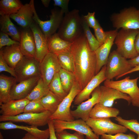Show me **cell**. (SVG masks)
<instances>
[{
  "instance_id": "484cf974",
  "label": "cell",
  "mask_w": 139,
  "mask_h": 139,
  "mask_svg": "<svg viewBox=\"0 0 139 139\" xmlns=\"http://www.w3.org/2000/svg\"><path fill=\"white\" fill-rule=\"evenodd\" d=\"M17 82L15 78L4 74L0 75V105L10 100L12 87Z\"/></svg>"
},
{
  "instance_id": "7bdbcfd3",
  "label": "cell",
  "mask_w": 139,
  "mask_h": 139,
  "mask_svg": "<svg viewBox=\"0 0 139 139\" xmlns=\"http://www.w3.org/2000/svg\"><path fill=\"white\" fill-rule=\"evenodd\" d=\"M95 13L94 12L92 13L89 12L86 15L83 16L89 27L93 29L96 27L98 21L95 18Z\"/></svg>"
},
{
  "instance_id": "e0dca14e",
  "label": "cell",
  "mask_w": 139,
  "mask_h": 139,
  "mask_svg": "<svg viewBox=\"0 0 139 139\" xmlns=\"http://www.w3.org/2000/svg\"><path fill=\"white\" fill-rule=\"evenodd\" d=\"M40 77V76L33 77L14 85L10 91V100L26 98L36 86Z\"/></svg>"
},
{
  "instance_id": "3957f363",
  "label": "cell",
  "mask_w": 139,
  "mask_h": 139,
  "mask_svg": "<svg viewBox=\"0 0 139 139\" xmlns=\"http://www.w3.org/2000/svg\"><path fill=\"white\" fill-rule=\"evenodd\" d=\"M138 30L121 29L118 32L114 42L116 50L127 59L133 58L138 55L136 50L135 41Z\"/></svg>"
},
{
  "instance_id": "d6a6232c",
  "label": "cell",
  "mask_w": 139,
  "mask_h": 139,
  "mask_svg": "<svg viewBox=\"0 0 139 139\" xmlns=\"http://www.w3.org/2000/svg\"><path fill=\"white\" fill-rule=\"evenodd\" d=\"M50 91L62 100L67 95L62 84L59 73L56 74L49 85Z\"/></svg>"
},
{
  "instance_id": "83f0119b",
  "label": "cell",
  "mask_w": 139,
  "mask_h": 139,
  "mask_svg": "<svg viewBox=\"0 0 139 139\" xmlns=\"http://www.w3.org/2000/svg\"><path fill=\"white\" fill-rule=\"evenodd\" d=\"M119 113L117 108L105 106L98 103L92 108L89 117L94 118H116Z\"/></svg>"
},
{
  "instance_id": "30bf717a",
  "label": "cell",
  "mask_w": 139,
  "mask_h": 139,
  "mask_svg": "<svg viewBox=\"0 0 139 139\" xmlns=\"http://www.w3.org/2000/svg\"><path fill=\"white\" fill-rule=\"evenodd\" d=\"M81 90L76 81L69 93L62 100L56 110L51 115L50 119H58L65 121L74 120V118L71 115L70 108L75 98Z\"/></svg>"
},
{
  "instance_id": "4fadbf2b",
  "label": "cell",
  "mask_w": 139,
  "mask_h": 139,
  "mask_svg": "<svg viewBox=\"0 0 139 139\" xmlns=\"http://www.w3.org/2000/svg\"><path fill=\"white\" fill-rule=\"evenodd\" d=\"M61 68L57 55L48 52L40 63L41 77L49 86L55 75L59 73Z\"/></svg>"
},
{
  "instance_id": "603a6c76",
  "label": "cell",
  "mask_w": 139,
  "mask_h": 139,
  "mask_svg": "<svg viewBox=\"0 0 139 139\" xmlns=\"http://www.w3.org/2000/svg\"><path fill=\"white\" fill-rule=\"evenodd\" d=\"M49 52L57 55L71 51L72 42L64 40L55 33L47 39Z\"/></svg>"
},
{
  "instance_id": "bcb514c9",
  "label": "cell",
  "mask_w": 139,
  "mask_h": 139,
  "mask_svg": "<svg viewBox=\"0 0 139 139\" xmlns=\"http://www.w3.org/2000/svg\"><path fill=\"white\" fill-rule=\"evenodd\" d=\"M128 61L130 64L133 68L139 65V55L133 58L128 60Z\"/></svg>"
},
{
  "instance_id": "f35d334b",
  "label": "cell",
  "mask_w": 139,
  "mask_h": 139,
  "mask_svg": "<svg viewBox=\"0 0 139 139\" xmlns=\"http://www.w3.org/2000/svg\"><path fill=\"white\" fill-rule=\"evenodd\" d=\"M20 42L13 40L9 37L6 33L0 31V49L5 46H8L15 45H19Z\"/></svg>"
},
{
  "instance_id": "8fae6325",
  "label": "cell",
  "mask_w": 139,
  "mask_h": 139,
  "mask_svg": "<svg viewBox=\"0 0 139 139\" xmlns=\"http://www.w3.org/2000/svg\"><path fill=\"white\" fill-rule=\"evenodd\" d=\"M53 122L56 133L66 129L73 130L85 135L86 139H99L86 121L80 119L71 121L54 119Z\"/></svg>"
},
{
  "instance_id": "4316f807",
  "label": "cell",
  "mask_w": 139,
  "mask_h": 139,
  "mask_svg": "<svg viewBox=\"0 0 139 139\" xmlns=\"http://www.w3.org/2000/svg\"><path fill=\"white\" fill-rule=\"evenodd\" d=\"M0 27L1 31L7 34L13 40L20 42L21 32L12 22L10 16H0Z\"/></svg>"
},
{
  "instance_id": "e575fe53",
  "label": "cell",
  "mask_w": 139,
  "mask_h": 139,
  "mask_svg": "<svg viewBox=\"0 0 139 139\" xmlns=\"http://www.w3.org/2000/svg\"><path fill=\"white\" fill-rule=\"evenodd\" d=\"M57 56L62 68L74 73V60L71 51L59 54Z\"/></svg>"
},
{
  "instance_id": "277c9868",
  "label": "cell",
  "mask_w": 139,
  "mask_h": 139,
  "mask_svg": "<svg viewBox=\"0 0 139 139\" xmlns=\"http://www.w3.org/2000/svg\"><path fill=\"white\" fill-rule=\"evenodd\" d=\"M112 26L115 29L139 30V10L134 6L126 8L110 17Z\"/></svg>"
},
{
  "instance_id": "ab89813d",
  "label": "cell",
  "mask_w": 139,
  "mask_h": 139,
  "mask_svg": "<svg viewBox=\"0 0 139 139\" xmlns=\"http://www.w3.org/2000/svg\"><path fill=\"white\" fill-rule=\"evenodd\" d=\"M94 30L96 38L101 45L104 42L106 39V32L103 31L98 21Z\"/></svg>"
},
{
  "instance_id": "ba28073f",
  "label": "cell",
  "mask_w": 139,
  "mask_h": 139,
  "mask_svg": "<svg viewBox=\"0 0 139 139\" xmlns=\"http://www.w3.org/2000/svg\"><path fill=\"white\" fill-rule=\"evenodd\" d=\"M49 20L43 21L41 20L34 8L33 20L38 25L46 39L56 33L64 17V13L61 9H52L51 11Z\"/></svg>"
},
{
  "instance_id": "7a4b0ae2",
  "label": "cell",
  "mask_w": 139,
  "mask_h": 139,
  "mask_svg": "<svg viewBox=\"0 0 139 139\" xmlns=\"http://www.w3.org/2000/svg\"><path fill=\"white\" fill-rule=\"evenodd\" d=\"M57 33L63 39L72 42L83 33L82 18L75 9L65 14Z\"/></svg>"
},
{
  "instance_id": "8992f818",
  "label": "cell",
  "mask_w": 139,
  "mask_h": 139,
  "mask_svg": "<svg viewBox=\"0 0 139 139\" xmlns=\"http://www.w3.org/2000/svg\"><path fill=\"white\" fill-rule=\"evenodd\" d=\"M139 78L131 79L128 76L119 80H106L104 81V85L127 94L131 98L132 105L139 108V88L137 85Z\"/></svg>"
},
{
  "instance_id": "f546056e",
  "label": "cell",
  "mask_w": 139,
  "mask_h": 139,
  "mask_svg": "<svg viewBox=\"0 0 139 139\" xmlns=\"http://www.w3.org/2000/svg\"><path fill=\"white\" fill-rule=\"evenodd\" d=\"M23 5L19 0H1L0 15L10 16L15 14Z\"/></svg>"
},
{
  "instance_id": "60d3db41",
  "label": "cell",
  "mask_w": 139,
  "mask_h": 139,
  "mask_svg": "<svg viewBox=\"0 0 139 139\" xmlns=\"http://www.w3.org/2000/svg\"><path fill=\"white\" fill-rule=\"evenodd\" d=\"M101 139H136L135 135L131 133H120L115 135L104 134L101 135Z\"/></svg>"
},
{
  "instance_id": "ffe728a7",
  "label": "cell",
  "mask_w": 139,
  "mask_h": 139,
  "mask_svg": "<svg viewBox=\"0 0 139 139\" xmlns=\"http://www.w3.org/2000/svg\"><path fill=\"white\" fill-rule=\"evenodd\" d=\"M101 95L99 103L107 107H112L114 101L117 99H121L127 101L129 103H131V99L127 94L118 90L104 85L100 86Z\"/></svg>"
},
{
  "instance_id": "cb8c5ba5",
  "label": "cell",
  "mask_w": 139,
  "mask_h": 139,
  "mask_svg": "<svg viewBox=\"0 0 139 139\" xmlns=\"http://www.w3.org/2000/svg\"><path fill=\"white\" fill-rule=\"evenodd\" d=\"M0 53L7 64L14 69L24 56L18 44L4 47L0 49Z\"/></svg>"
},
{
  "instance_id": "c3c4849f",
  "label": "cell",
  "mask_w": 139,
  "mask_h": 139,
  "mask_svg": "<svg viewBox=\"0 0 139 139\" xmlns=\"http://www.w3.org/2000/svg\"><path fill=\"white\" fill-rule=\"evenodd\" d=\"M21 139H43L36 136L28 132L25 134Z\"/></svg>"
},
{
  "instance_id": "f907efd6",
  "label": "cell",
  "mask_w": 139,
  "mask_h": 139,
  "mask_svg": "<svg viewBox=\"0 0 139 139\" xmlns=\"http://www.w3.org/2000/svg\"><path fill=\"white\" fill-rule=\"evenodd\" d=\"M41 3L44 6L46 7H47L49 6L50 0H41Z\"/></svg>"
},
{
  "instance_id": "9a60e30c",
  "label": "cell",
  "mask_w": 139,
  "mask_h": 139,
  "mask_svg": "<svg viewBox=\"0 0 139 139\" xmlns=\"http://www.w3.org/2000/svg\"><path fill=\"white\" fill-rule=\"evenodd\" d=\"M91 97L78 105L76 108L71 110L72 116L76 119H80L86 121L90 117L92 108L99 102L101 95L100 86L97 87L92 92Z\"/></svg>"
},
{
  "instance_id": "2e32d148",
  "label": "cell",
  "mask_w": 139,
  "mask_h": 139,
  "mask_svg": "<svg viewBox=\"0 0 139 139\" xmlns=\"http://www.w3.org/2000/svg\"><path fill=\"white\" fill-rule=\"evenodd\" d=\"M106 65L104 66L99 72L88 83L85 87L79 93L74 100V105H78L90 98L93 91L100 84L106 79L105 76Z\"/></svg>"
},
{
  "instance_id": "4dcf8cb0",
  "label": "cell",
  "mask_w": 139,
  "mask_h": 139,
  "mask_svg": "<svg viewBox=\"0 0 139 139\" xmlns=\"http://www.w3.org/2000/svg\"><path fill=\"white\" fill-rule=\"evenodd\" d=\"M49 91V86L45 83L40 77L36 86L26 98L30 101L36 100H40Z\"/></svg>"
},
{
  "instance_id": "816d5d0a",
  "label": "cell",
  "mask_w": 139,
  "mask_h": 139,
  "mask_svg": "<svg viewBox=\"0 0 139 139\" xmlns=\"http://www.w3.org/2000/svg\"><path fill=\"white\" fill-rule=\"evenodd\" d=\"M3 137L1 133L0 132V139H3Z\"/></svg>"
},
{
  "instance_id": "9c48e42d",
  "label": "cell",
  "mask_w": 139,
  "mask_h": 139,
  "mask_svg": "<svg viewBox=\"0 0 139 139\" xmlns=\"http://www.w3.org/2000/svg\"><path fill=\"white\" fill-rule=\"evenodd\" d=\"M51 114L45 111L39 113H23L13 116H0L1 122L11 121L13 122H23L31 126L37 127L48 124Z\"/></svg>"
},
{
  "instance_id": "5bb4252c",
  "label": "cell",
  "mask_w": 139,
  "mask_h": 139,
  "mask_svg": "<svg viewBox=\"0 0 139 139\" xmlns=\"http://www.w3.org/2000/svg\"><path fill=\"white\" fill-rule=\"evenodd\" d=\"M118 30L115 29L106 31L107 37L105 41L94 51L97 62L96 75L104 66L106 65Z\"/></svg>"
},
{
  "instance_id": "5b68a950",
  "label": "cell",
  "mask_w": 139,
  "mask_h": 139,
  "mask_svg": "<svg viewBox=\"0 0 139 139\" xmlns=\"http://www.w3.org/2000/svg\"><path fill=\"white\" fill-rule=\"evenodd\" d=\"M106 66L105 76L106 80H110L118 79L133 68L128 60L116 50L110 54Z\"/></svg>"
},
{
  "instance_id": "7402d4cb",
  "label": "cell",
  "mask_w": 139,
  "mask_h": 139,
  "mask_svg": "<svg viewBox=\"0 0 139 139\" xmlns=\"http://www.w3.org/2000/svg\"><path fill=\"white\" fill-rule=\"evenodd\" d=\"M30 101L26 98L10 100L1 105L0 113L1 116H13L23 113L24 108Z\"/></svg>"
},
{
  "instance_id": "ee69618b",
  "label": "cell",
  "mask_w": 139,
  "mask_h": 139,
  "mask_svg": "<svg viewBox=\"0 0 139 139\" xmlns=\"http://www.w3.org/2000/svg\"><path fill=\"white\" fill-rule=\"evenodd\" d=\"M53 1L54 6L60 7L65 14L69 12L68 9L69 0H54Z\"/></svg>"
},
{
  "instance_id": "52a82bcc",
  "label": "cell",
  "mask_w": 139,
  "mask_h": 139,
  "mask_svg": "<svg viewBox=\"0 0 139 139\" xmlns=\"http://www.w3.org/2000/svg\"><path fill=\"white\" fill-rule=\"evenodd\" d=\"M86 122L94 134L98 136L104 134L113 135L125 133L128 129L123 126L113 122L110 118L89 117Z\"/></svg>"
},
{
  "instance_id": "7dc6e473",
  "label": "cell",
  "mask_w": 139,
  "mask_h": 139,
  "mask_svg": "<svg viewBox=\"0 0 139 139\" xmlns=\"http://www.w3.org/2000/svg\"><path fill=\"white\" fill-rule=\"evenodd\" d=\"M135 47L137 53L139 55V30L135 39Z\"/></svg>"
},
{
  "instance_id": "6da1fadb",
  "label": "cell",
  "mask_w": 139,
  "mask_h": 139,
  "mask_svg": "<svg viewBox=\"0 0 139 139\" xmlns=\"http://www.w3.org/2000/svg\"><path fill=\"white\" fill-rule=\"evenodd\" d=\"M71 52L74 60L76 81L82 90L96 75V59L83 33L72 42Z\"/></svg>"
},
{
  "instance_id": "d6986e66",
  "label": "cell",
  "mask_w": 139,
  "mask_h": 139,
  "mask_svg": "<svg viewBox=\"0 0 139 139\" xmlns=\"http://www.w3.org/2000/svg\"><path fill=\"white\" fill-rule=\"evenodd\" d=\"M30 28L34 39L36 59L40 63L49 52L47 39L38 25L34 22Z\"/></svg>"
},
{
  "instance_id": "74e56055",
  "label": "cell",
  "mask_w": 139,
  "mask_h": 139,
  "mask_svg": "<svg viewBox=\"0 0 139 139\" xmlns=\"http://www.w3.org/2000/svg\"><path fill=\"white\" fill-rule=\"evenodd\" d=\"M57 139H84V135L76 132L73 133H71L66 130L56 133Z\"/></svg>"
},
{
  "instance_id": "f6af8a7d",
  "label": "cell",
  "mask_w": 139,
  "mask_h": 139,
  "mask_svg": "<svg viewBox=\"0 0 139 139\" xmlns=\"http://www.w3.org/2000/svg\"><path fill=\"white\" fill-rule=\"evenodd\" d=\"M47 124L50 133L49 137L48 139H57L54 126L53 120L49 119Z\"/></svg>"
},
{
  "instance_id": "d4e9b609",
  "label": "cell",
  "mask_w": 139,
  "mask_h": 139,
  "mask_svg": "<svg viewBox=\"0 0 139 139\" xmlns=\"http://www.w3.org/2000/svg\"><path fill=\"white\" fill-rule=\"evenodd\" d=\"M0 129L3 130L14 129H21L43 139H48L50 136L48 128L44 130H41L38 129L37 127L31 126H26L17 125L11 121L1 123Z\"/></svg>"
},
{
  "instance_id": "1f68e13d",
  "label": "cell",
  "mask_w": 139,
  "mask_h": 139,
  "mask_svg": "<svg viewBox=\"0 0 139 139\" xmlns=\"http://www.w3.org/2000/svg\"><path fill=\"white\" fill-rule=\"evenodd\" d=\"M58 73L63 88L65 92L68 94L76 81L75 75L73 72L62 68Z\"/></svg>"
},
{
  "instance_id": "d590c367",
  "label": "cell",
  "mask_w": 139,
  "mask_h": 139,
  "mask_svg": "<svg viewBox=\"0 0 139 139\" xmlns=\"http://www.w3.org/2000/svg\"><path fill=\"white\" fill-rule=\"evenodd\" d=\"M119 124L123 126L136 134L139 135V122L136 119L126 120L118 116L115 118Z\"/></svg>"
},
{
  "instance_id": "f1b7e54d",
  "label": "cell",
  "mask_w": 139,
  "mask_h": 139,
  "mask_svg": "<svg viewBox=\"0 0 139 139\" xmlns=\"http://www.w3.org/2000/svg\"><path fill=\"white\" fill-rule=\"evenodd\" d=\"M62 100L50 91L48 93L40 100L43 106L46 111L51 115L57 110Z\"/></svg>"
},
{
  "instance_id": "8d00e7d4",
  "label": "cell",
  "mask_w": 139,
  "mask_h": 139,
  "mask_svg": "<svg viewBox=\"0 0 139 139\" xmlns=\"http://www.w3.org/2000/svg\"><path fill=\"white\" fill-rule=\"evenodd\" d=\"M45 111L40 100H36L29 101L25 106L23 113H39Z\"/></svg>"
},
{
  "instance_id": "b9f144b4",
  "label": "cell",
  "mask_w": 139,
  "mask_h": 139,
  "mask_svg": "<svg viewBox=\"0 0 139 139\" xmlns=\"http://www.w3.org/2000/svg\"><path fill=\"white\" fill-rule=\"evenodd\" d=\"M6 72L10 73L13 77L16 78V75L14 69L10 67L4 59L0 53V72Z\"/></svg>"
},
{
  "instance_id": "7c38bea8",
  "label": "cell",
  "mask_w": 139,
  "mask_h": 139,
  "mask_svg": "<svg viewBox=\"0 0 139 139\" xmlns=\"http://www.w3.org/2000/svg\"><path fill=\"white\" fill-rule=\"evenodd\" d=\"M40 64L36 58L24 56L14 68L17 82L40 76Z\"/></svg>"
},
{
  "instance_id": "681fc988",
  "label": "cell",
  "mask_w": 139,
  "mask_h": 139,
  "mask_svg": "<svg viewBox=\"0 0 139 139\" xmlns=\"http://www.w3.org/2000/svg\"><path fill=\"white\" fill-rule=\"evenodd\" d=\"M138 71H139V65L133 68L129 71L126 73L125 74V75L134 72Z\"/></svg>"
},
{
  "instance_id": "836d02e7",
  "label": "cell",
  "mask_w": 139,
  "mask_h": 139,
  "mask_svg": "<svg viewBox=\"0 0 139 139\" xmlns=\"http://www.w3.org/2000/svg\"><path fill=\"white\" fill-rule=\"evenodd\" d=\"M82 24L83 32L88 42L89 47L92 50L95 51L101 45L96 38L92 33L88 25L83 16Z\"/></svg>"
},
{
  "instance_id": "f5cc1de1",
  "label": "cell",
  "mask_w": 139,
  "mask_h": 139,
  "mask_svg": "<svg viewBox=\"0 0 139 139\" xmlns=\"http://www.w3.org/2000/svg\"><path fill=\"white\" fill-rule=\"evenodd\" d=\"M136 139H139V135H138Z\"/></svg>"
},
{
  "instance_id": "44dd1931",
  "label": "cell",
  "mask_w": 139,
  "mask_h": 139,
  "mask_svg": "<svg viewBox=\"0 0 139 139\" xmlns=\"http://www.w3.org/2000/svg\"><path fill=\"white\" fill-rule=\"evenodd\" d=\"M21 32L19 46L23 55L29 58H36L35 41L30 28V27L22 28Z\"/></svg>"
},
{
  "instance_id": "ac0fdd59",
  "label": "cell",
  "mask_w": 139,
  "mask_h": 139,
  "mask_svg": "<svg viewBox=\"0 0 139 139\" xmlns=\"http://www.w3.org/2000/svg\"><path fill=\"white\" fill-rule=\"evenodd\" d=\"M34 1L31 0L29 3L23 5L17 13L10 15V17L22 28H29L34 22Z\"/></svg>"
}]
</instances>
